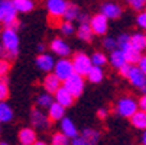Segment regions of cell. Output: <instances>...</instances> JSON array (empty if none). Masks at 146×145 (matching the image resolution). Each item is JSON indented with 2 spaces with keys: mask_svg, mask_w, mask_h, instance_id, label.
<instances>
[{
  "mask_svg": "<svg viewBox=\"0 0 146 145\" xmlns=\"http://www.w3.org/2000/svg\"><path fill=\"white\" fill-rule=\"evenodd\" d=\"M0 23H3L5 28H12L15 31L19 29L20 22L12 0H0Z\"/></svg>",
  "mask_w": 146,
  "mask_h": 145,
  "instance_id": "obj_1",
  "label": "cell"
},
{
  "mask_svg": "<svg viewBox=\"0 0 146 145\" xmlns=\"http://www.w3.org/2000/svg\"><path fill=\"white\" fill-rule=\"evenodd\" d=\"M2 44L5 47L6 51V58L7 59H13L17 57L19 52V36H17V31L12 29V28H5L2 32Z\"/></svg>",
  "mask_w": 146,
  "mask_h": 145,
  "instance_id": "obj_2",
  "label": "cell"
},
{
  "mask_svg": "<svg viewBox=\"0 0 146 145\" xmlns=\"http://www.w3.org/2000/svg\"><path fill=\"white\" fill-rule=\"evenodd\" d=\"M119 71H120V74H121L124 78L129 80V83H130L132 86H135V87H137V89L142 87L143 81H145V78H146V76L142 73V70H140L136 64H129V63H126L121 68H119Z\"/></svg>",
  "mask_w": 146,
  "mask_h": 145,
  "instance_id": "obj_3",
  "label": "cell"
},
{
  "mask_svg": "<svg viewBox=\"0 0 146 145\" xmlns=\"http://www.w3.org/2000/svg\"><path fill=\"white\" fill-rule=\"evenodd\" d=\"M62 83H64L62 86H64L74 96V99L80 97L82 94V92H84V78H82V76H80L77 73H72L70 77H67Z\"/></svg>",
  "mask_w": 146,
  "mask_h": 145,
  "instance_id": "obj_4",
  "label": "cell"
},
{
  "mask_svg": "<svg viewBox=\"0 0 146 145\" xmlns=\"http://www.w3.org/2000/svg\"><path fill=\"white\" fill-rule=\"evenodd\" d=\"M139 109L137 102L133 97H121L116 103V113L121 118H130Z\"/></svg>",
  "mask_w": 146,
  "mask_h": 145,
  "instance_id": "obj_5",
  "label": "cell"
},
{
  "mask_svg": "<svg viewBox=\"0 0 146 145\" xmlns=\"http://www.w3.org/2000/svg\"><path fill=\"white\" fill-rule=\"evenodd\" d=\"M52 71L61 81H64L67 77H70L74 73V67H72V63L70 59H67L65 57H61V59L54 64Z\"/></svg>",
  "mask_w": 146,
  "mask_h": 145,
  "instance_id": "obj_6",
  "label": "cell"
},
{
  "mask_svg": "<svg viewBox=\"0 0 146 145\" xmlns=\"http://www.w3.org/2000/svg\"><path fill=\"white\" fill-rule=\"evenodd\" d=\"M72 63V67H74V73L80 74L84 77L87 74V71L90 70V67L93 65L91 64V59L88 55H86L84 52H78L74 55V59L71 61Z\"/></svg>",
  "mask_w": 146,
  "mask_h": 145,
  "instance_id": "obj_7",
  "label": "cell"
},
{
  "mask_svg": "<svg viewBox=\"0 0 146 145\" xmlns=\"http://www.w3.org/2000/svg\"><path fill=\"white\" fill-rule=\"evenodd\" d=\"M31 123L38 131H46L51 126V119L40 109H33L31 113Z\"/></svg>",
  "mask_w": 146,
  "mask_h": 145,
  "instance_id": "obj_8",
  "label": "cell"
},
{
  "mask_svg": "<svg viewBox=\"0 0 146 145\" xmlns=\"http://www.w3.org/2000/svg\"><path fill=\"white\" fill-rule=\"evenodd\" d=\"M90 28L94 35H106L109 29V19L104 16L103 13H98L90 19Z\"/></svg>",
  "mask_w": 146,
  "mask_h": 145,
  "instance_id": "obj_9",
  "label": "cell"
},
{
  "mask_svg": "<svg viewBox=\"0 0 146 145\" xmlns=\"http://www.w3.org/2000/svg\"><path fill=\"white\" fill-rule=\"evenodd\" d=\"M67 0H46V10L48 15L54 19H59L62 17L67 7Z\"/></svg>",
  "mask_w": 146,
  "mask_h": 145,
  "instance_id": "obj_10",
  "label": "cell"
},
{
  "mask_svg": "<svg viewBox=\"0 0 146 145\" xmlns=\"http://www.w3.org/2000/svg\"><path fill=\"white\" fill-rule=\"evenodd\" d=\"M55 102H58L59 105H62L64 108H70L72 103H74V96L64 87V86H59L55 90Z\"/></svg>",
  "mask_w": 146,
  "mask_h": 145,
  "instance_id": "obj_11",
  "label": "cell"
},
{
  "mask_svg": "<svg viewBox=\"0 0 146 145\" xmlns=\"http://www.w3.org/2000/svg\"><path fill=\"white\" fill-rule=\"evenodd\" d=\"M51 51L59 57H67L71 54V48L70 45L65 42L62 38H55L52 39V42H51Z\"/></svg>",
  "mask_w": 146,
  "mask_h": 145,
  "instance_id": "obj_12",
  "label": "cell"
},
{
  "mask_svg": "<svg viewBox=\"0 0 146 145\" xmlns=\"http://www.w3.org/2000/svg\"><path fill=\"white\" fill-rule=\"evenodd\" d=\"M54 64H55L54 57L49 55V54H46V52H40V55H38V58H36V67L39 70L45 71V73L52 71Z\"/></svg>",
  "mask_w": 146,
  "mask_h": 145,
  "instance_id": "obj_13",
  "label": "cell"
},
{
  "mask_svg": "<svg viewBox=\"0 0 146 145\" xmlns=\"http://www.w3.org/2000/svg\"><path fill=\"white\" fill-rule=\"evenodd\" d=\"M101 13L107 19H119L121 16V7L117 3L109 2V3H104L101 6Z\"/></svg>",
  "mask_w": 146,
  "mask_h": 145,
  "instance_id": "obj_14",
  "label": "cell"
},
{
  "mask_svg": "<svg viewBox=\"0 0 146 145\" xmlns=\"http://www.w3.org/2000/svg\"><path fill=\"white\" fill-rule=\"evenodd\" d=\"M61 132L64 134L68 139H72L74 136H77L78 135V131H77V126L74 125V122L71 120V119H68V118H62L61 120Z\"/></svg>",
  "mask_w": 146,
  "mask_h": 145,
  "instance_id": "obj_15",
  "label": "cell"
},
{
  "mask_svg": "<svg viewBox=\"0 0 146 145\" xmlns=\"http://www.w3.org/2000/svg\"><path fill=\"white\" fill-rule=\"evenodd\" d=\"M17 136H19V142L23 144V145H33L35 141L38 139L36 138V132L32 128H23V129H20Z\"/></svg>",
  "mask_w": 146,
  "mask_h": 145,
  "instance_id": "obj_16",
  "label": "cell"
},
{
  "mask_svg": "<svg viewBox=\"0 0 146 145\" xmlns=\"http://www.w3.org/2000/svg\"><path fill=\"white\" fill-rule=\"evenodd\" d=\"M64 115H65V108L54 100L51 103V106L48 108V118L51 120H61L64 118Z\"/></svg>",
  "mask_w": 146,
  "mask_h": 145,
  "instance_id": "obj_17",
  "label": "cell"
},
{
  "mask_svg": "<svg viewBox=\"0 0 146 145\" xmlns=\"http://www.w3.org/2000/svg\"><path fill=\"white\" fill-rule=\"evenodd\" d=\"M129 119H130L132 125H133L136 129H140V131H145V129H146V112H145V110L137 109Z\"/></svg>",
  "mask_w": 146,
  "mask_h": 145,
  "instance_id": "obj_18",
  "label": "cell"
},
{
  "mask_svg": "<svg viewBox=\"0 0 146 145\" xmlns=\"http://www.w3.org/2000/svg\"><path fill=\"white\" fill-rule=\"evenodd\" d=\"M121 52H123L124 58H126V63H129V64H137L139 58L142 57V52L135 49L130 44L126 45L124 48H121Z\"/></svg>",
  "mask_w": 146,
  "mask_h": 145,
  "instance_id": "obj_19",
  "label": "cell"
},
{
  "mask_svg": "<svg viewBox=\"0 0 146 145\" xmlns=\"http://www.w3.org/2000/svg\"><path fill=\"white\" fill-rule=\"evenodd\" d=\"M61 83H62V81H61L54 73L49 71L48 76H46L45 80H44V87H45V90H46L48 93H52V94H54L55 90L61 86Z\"/></svg>",
  "mask_w": 146,
  "mask_h": 145,
  "instance_id": "obj_20",
  "label": "cell"
},
{
  "mask_svg": "<svg viewBox=\"0 0 146 145\" xmlns=\"http://www.w3.org/2000/svg\"><path fill=\"white\" fill-rule=\"evenodd\" d=\"M77 36L81 39V41H86V42H90V41L93 39L94 33L90 28V23L88 22H81L78 29H77Z\"/></svg>",
  "mask_w": 146,
  "mask_h": 145,
  "instance_id": "obj_21",
  "label": "cell"
},
{
  "mask_svg": "<svg viewBox=\"0 0 146 145\" xmlns=\"http://www.w3.org/2000/svg\"><path fill=\"white\" fill-rule=\"evenodd\" d=\"M110 63H111V65H113L116 70L121 68L124 64H126V58H124V55H123L121 49L116 48V49H113V51H111V55H110Z\"/></svg>",
  "mask_w": 146,
  "mask_h": 145,
  "instance_id": "obj_22",
  "label": "cell"
},
{
  "mask_svg": "<svg viewBox=\"0 0 146 145\" xmlns=\"http://www.w3.org/2000/svg\"><path fill=\"white\" fill-rule=\"evenodd\" d=\"M86 76H87L88 81H90V83H94V84H97V83H101L103 78H104V74H103L101 67H97V65H91Z\"/></svg>",
  "mask_w": 146,
  "mask_h": 145,
  "instance_id": "obj_23",
  "label": "cell"
},
{
  "mask_svg": "<svg viewBox=\"0 0 146 145\" xmlns=\"http://www.w3.org/2000/svg\"><path fill=\"white\" fill-rule=\"evenodd\" d=\"M80 12H81V10H80V7H78L77 5L68 3L67 7H65L64 15H62V17H64V20H68V22H74V20H77Z\"/></svg>",
  "mask_w": 146,
  "mask_h": 145,
  "instance_id": "obj_24",
  "label": "cell"
},
{
  "mask_svg": "<svg viewBox=\"0 0 146 145\" xmlns=\"http://www.w3.org/2000/svg\"><path fill=\"white\" fill-rule=\"evenodd\" d=\"M12 3H13L17 13H28L33 9L32 0H12Z\"/></svg>",
  "mask_w": 146,
  "mask_h": 145,
  "instance_id": "obj_25",
  "label": "cell"
},
{
  "mask_svg": "<svg viewBox=\"0 0 146 145\" xmlns=\"http://www.w3.org/2000/svg\"><path fill=\"white\" fill-rule=\"evenodd\" d=\"M13 119V110L5 102H0V123H7Z\"/></svg>",
  "mask_w": 146,
  "mask_h": 145,
  "instance_id": "obj_26",
  "label": "cell"
},
{
  "mask_svg": "<svg viewBox=\"0 0 146 145\" xmlns=\"http://www.w3.org/2000/svg\"><path fill=\"white\" fill-rule=\"evenodd\" d=\"M130 45L137 49V51H145L146 49V41H145V35L142 33H135V35H130Z\"/></svg>",
  "mask_w": 146,
  "mask_h": 145,
  "instance_id": "obj_27",
  "label": "cell"
},
{
  "mask_svg": "<svg viewBox=\"0 0 146 145\" xmlns=\"http://www.w3.org/2000/svg\"><path fill=\"white\" fill-rule=\"evenodd\" d=\"M54 102V97H52V93H42L36 97V105L39 109H48L51 106V103Z\"/></svg>",
  "mask_w": 146,
  "mask_h": 145,
  "instance_id": "obj_28",
  "label": "cell"
},
{
  "mask_svg": "<svg viewBox=\"0 0 146 145\" xmlns=\"http://www.w3.org/2000/svg\"><path fill=\"white\" fill-rule=\"evenodd\" d=\"M81 136L86 139L87 144H97L100 141V132L96 131V129H91V128H87L82 131Z\"/></svg>",
  "mask_w": 146,
  "mask_h": 145,
  "instance_id": "obj_29",
  "label": "cell"
},
{
  "mask_svg": "<svg viewBox=\"0 0 146 145\" xmlns=\"http://www.w3.org/2000/svg\"><path fill=\"white\" fill-rule=\"evenodd\" d=\"M9 96V86H7V76L0 77V102H5Z\"/></svg>",
  "mask_w": 146,
  "mask_h": 145,
  "instance_id": "obj_30",
  "label": "cell"
},
{
  "mask_svg": "<svg viewBox=\"0 0 146 145\" xmlns=\"http://www.w3.org/2000/svg\"><path fill=\"white\" fill-rule=\"evenodd\" d=\"M90 59H91V64L93 65H97V67H103V65H106V63H107V57L104 55L103 52L93 54L90 57Z\"/></svg>",
  "mask_w": 146,
  "mask_h": 145,
  "instance_id": "obj_31",
  "label": "cell"
},
{
  "mask_svg": "<svg viewBox=\"0 0 146 145\" xmlns=\"http://www.w3.org/2000/svg\"><path fill=\"white\" fill-rule=\"evenodd\" d=\"M59 31L62 32V35H65V36H70L75 32L74 29V23L72 22H68V20H64L61 25H59Z\"/></svg>",
  "mask_w": 146,
  "mask_h": 145,
  "instance_id": "obj_32",
  "label": "cell"
},
{
  "mask_svg": "<svg viewBox=\"0 0 146 145\" xmlns=\"http://www.w3.org/2000/svg\"><path fill=\"white\" fill-rule=\"evenodd\" d=\"M68 138L62 134V132H56L52 135V144L54 145H67L68 144Z\"/></svg>",
  "mask_w": 146,
  "mask_h": 145,
  "instance_id": "obj_33",
  "label": "cell"
},
{
  "mask_svg": "<svg viewBox=\"0 0 146 145\" xmlns=\"http://www.w3.org/2000/svg\"><path fill=\"white\" fill-rule=\"evenodd\" d=\"M116 41H117V48L121 49V48H124L126 45L130 44V35H127V33H121V35H119V36L116 38Z\"/></svg>",
  "mask_w": 146,
  "mask_h": 145,
  "instance_id": "obj_34",
  "label": "cell"
},
{
  "mask_svg": "<svg viewBox=\"0 0 146 145\" xmlns=\"http://www.w3.org/2000/svg\"><path fill=\"white\" fill-rule=\"evenodd\" d=\"M103 47L106 48L107 51H113L117 48V41L116 38H111V36H107V38H104L103 41Z\"/></svg>",
  "mask_w": 146,
  "mask_h": 145,
  "instance_id": "obj_35",
  "label": "cell"
},
{
  "mask_svg": "<svg viewBox=\"0 0 146 145\" xmlns=\"http://www.w3.org/2000/svg\"><path fill=\"white\" fill-rule=\"evenodd\" d=\"M126 2L133 10H137V12L143 10L146 5V0H126Z\"/></svg>",
  "mask_w": 146,
  "mask_h": 145,
  "instance_id": "obj_36",
  "label": "cell"
},
{
  "mask_svg": "<svg viewBox=\"0 0 146 145\" xmlns=\"http://www.w3.org/2000/svg\"><path fill=\"white\" fill-rule=\"evenodd\" d=\"M10 71V63L7 58H0V77L7 76V73Z\"/></svg>",
  "mask_w": 146,
  "mask_h": 145,
  "instance_id": "obj_37",
  "label": "cell"
},
{
  "mask_svg": "<svg viewBox=\"0 0 146 145\" xmlns=\"http://www.w3.org/2000/svg\"><path fill=\"white\" fill-rule=\"evenodd\" d=\"M136 22L139 25L140 29H145L146 31V10H140L137 17H136Z\"/></svg>",
  "mask_w": 146,
  "mask_h": 145,
  "instance_id": "obj_38",
  "label": "cell"
},
{
  "mask_svg": "<svg viewBox=\"0 0 146 145\" xmlns=\"http://www.w3.org/2000/svg\"><path fill=\"white\" fill-rule=\"evenodd\" d=\"M137 67L142 70V73L146 76V55H143V57H140L139 58V61H137Z\"/></svg>",
  "mask_w": 146,
  "mask_h": 145,
  "instance_id": "obj_39",
  "label": "cell"
},
{
  "mask_svg": "<svg viewBox=\"0 0 146 145\" xmlns=\"http://www.w3.org/2000/svg\"><path fill=\"white\" fill-rule=\"evenodd\" d=\"M71 144H72V145H86L87 142H86V139L82 138V136L77 135V136H74V138L71 139Z\"/></svg>",
  "mask_w": 146,
  "mask_h": 145,
  "instance_id": "obj_40",
  "label": "cell"
},
{
  "mask_svg": "<svg viewBox=\"0 0 146 145\" xmlns=\"http://www.w3.org/2000/svg\"><path fill=\"white\" fill-rule=\"evenodd\" d=\"M137 106L140 110H145L146 112V93H143V96L140 97V100L137 102Z\"/></svg>",
  "mask_w": 146,
  "mask_h": 145,
  "instance_id": "obj_41",
  "label": "cell"
},
{
  "mask_svg": "<svg viewBox=\"0 0 146 145\" xmlns=\"http://www.w3.org/2000/svg\"><path fill=\"white\" fill-rule=\"evenodd\" d=\"M77 20H80V23H81V22H87V20H88V15H87V13H81V12H80V15H78Z\"/></svg>",
  "mask_w": 146,
  "mask_h": 145,
  "instance_id": "obj_42",
  "label": "cell"
},
{
  "mask_svg": "<svg viewBox=\"0 0 146 145\" xmlns=\"http://www.w3.org/2000/svg\"><path fill=\"white\" fill-rule=\"evenodd\" d=\"M97 116H98L100 119H106V116H107V110H106V109H100V110L97 112Z\"/></svg>",
  "mask_w": 146,
  "mask_h": 145,
  "instance_id": "obj_43",
  "label": "cell"
},
{
  "mask_svg": "<svg viewBox=\"0 0 146 145\" xmlns=\"http://www.w3.org/2000/svg\"><path fill=\"white\" fill-rule=\"evenodd\" d=\"M0 58H6V51H5V47L0 41Z\"/></svg>",
  "mask_w": 146,
  "mask_h": 145,
  "instance_id": "obj_44",
  "label": "cell"
},
{
  "mask_svg": "<svg viewBox=\"0 0 146 145\" xmlns=\"http://www.w3.org/2000/svg\"><path fill=\"white\" fill-rule=\"evenodd\" d=\"M140 90H142L143 93H146V78H145V81H143V84H142V87H140Z\"/></svg>",
  "mask_w": 146,
  "mask_h": 145,
  "instance_id": "obj_45",
  "label": "cell"
},
{
  "mask_svg": "<svg viewBox=\"0 0 146 145\" xmlns=\"http://www.w3.org/2000/svg\"><path fill=\"white\" fill-rule=\"evenodd\" d=\"M142 144H145V145H146V129L143 131V136H142Z\"/></svg>",
  "mask_w": 146,
  "mask_h": 145,
  "instance_id": "obj_46",
  "label": "cell"
},
{
  "mask_svg": "<svg viewBox=\"0 0 146 145\" xmlns=\"http://www.w3.org/2000/svg\"><path fill=\"white\" fill-rule=\"evenodd\" d=\"M45 51V47L44 45H38V52H44Z\"/></svg>",
  "mask_w": 146,
  "mask_h": 145,
  "instance_id": "obj_47",
  "label": "cell"
},
{
  "mask_svg": "<svg viewBox=\"0 0 146 145\" xmlns=\"http://www.w3.org/2000/svg\"><path fill=\"white\" fill-rule=\"evenodd\" d=\"M145 41H146V35H145Z\"/></svg>",
  "mask_w": 146,
  "mask_h": 145,
  "instance_id": "obj_48",
  "label": "cell"
},
{
  "mask_svg": "<svg viewBox=\"0 0 146 145\" xmlns=\"http://www.w3.org/2000/svg\"><path fill=\"white\" fill-rule=\"evenodd\" d=\"M145 9H146V5H145Z\"/></svg>",
  "mask_w": 146,
  "mask_h": 145,
  "instance_id": "obj_49",
  "label": "cell"
}]
</instances>
